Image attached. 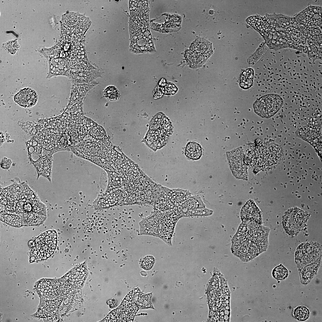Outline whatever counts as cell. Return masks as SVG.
I'll use <instances>...</instances> for the list:
<instances>
[{
  "mask_svg": "<svg viewBox=\"0 0 322 322\" xmlns=\"http://www.w3.org/2000/svg\"><path fill=\"white\" fill-rule=\"evenodd\" d=\"M322 248L316 242L301 244L295 253V261L298 268L304 267L321 260Z\"/></svg>",
  "mask_w": 322,
  "mask_h": 322,
  "instance_id": "52a82bcc",
  "label": "cell"
},
{
  "mask_svg": "<svg viewBox=\"0 0 322 322\" xmlns=\"http://www.w3.org/2000/svg\"><path fill=\"white\" fill-rule=\"evenodd\" d=\"M202 153V148L197 143L190 142L187 145L185 154L190 159L193 160H198L201 157Z\"/></svg>",
  "mask_w": 322,
  "mask_h": 322,
  "instance_id": "2e32d148",
  "label": "cell"
},
{
  "mask_svg": "<svg viewBox=\"0 0 322 322\" xmlns=\"http://www.w3.org/2000/svg\"><path fill=\"white\" fill-rule=\"evenodd\" d=\"M150 124L145 141L152 149H160L165 145L171 134L172 126L168 119L162 113L156 115Z\"/></svg>",
  "mask_w": 322,
  "mask_h": 322,
  "instance_id": "3957f363",
  "label": "cell"
},
{
  "mask_svg": "<svg viewBox=\"0 0 322 322\" xmlns=\"http://www.w3.org/2000/svg\"><path fill=\"white\" fill-rule=\"evenodd\" d=\"M62 25L63 35L69 40L82 38L91 25L89 19L77 13H70L63 16Z\"/></svg>",
  "mask_w": 322,
  "mask_h": 322,
  "instance_id": "5b68a950",
  "label": "cell"
},
{
  "mask_svg": "<svg viewBox=\"0 0 322 322\" xmlns=\"http://www.w3.org/2000/svg\"><path fill=\"white\" fill-rule=\"evenodd\" d=\"M30 255L32 262L46 260L54 253L57 244V235L55 230H48L33 241Z\"/></svg>",
  "mask_w": 322,
  "mask_h": 322,
  "instance_id": "277c9868",
  "label": "cell"
},
{
  "mask_svg": "<svg viewBox=\"0 0 322 322\" xmlns=\"http://www.w3.org/2000/svg\"><path fill=\"white\" fill-rule=\"evenodd\" d=\"M213 52L211 43L202 38H198L191 44L185 54L189 64L193 67L202 65Z\"/></svg>",
  "mask_w": 322,
  "mask_h": 322,
  "instance_id": "8992f818",
  "label": "cell"
},
{
  "mask_svg": "<svg viewBox=\"0 0 322 322\" xmlns=\"http://www.w3.org/2000/svg\"><path fill=\"white\" fill-rule=\"evenodd\" d=\"M103 93L105 97L111 101L117 100L120 97L119 91L116 87L114 86H109L107 87Z\"/></svg>",
  "mask_w": 322,
  "mask_h": 322,
  "instance_id": "44dd1931",
  "label": "cell"
},
{
  "mask_svg": "<svg viewBox=\"0 0 322 322\" xmlns=\"http://www.w3.org/2000/svg\"><path fill=\"white\" fill-rule=\"evenodd\" d=\"M270 231L262 225L242 222L231 239L232 253L244 262L251 260L267 250Z\"/></svg>",
  "mask_w": 322,
  "mask_h": 322,
  "instance_id": "6da1fadb",
  "label": "cell"
},
{
  "mask_svg": "<svg viewBox=\"0 0 322 322\" xmlns=\"http://www.w3.org/2000/svg\"><path fill=\"white\" fill-rule=\"evenodd\" d=\"M93 69L70 73L68 77L75 84L88 83L96 79L99 75L97 71Z\"/></svg>",
  "mask_w": 322,
  "mask_h": 322,
  "instance_id": "5bb4252c",
  "label": "cell"
},
{
  "mask_svg": "<svg viewBox=\"0 0 322 322\" xmlns=\"http://www.w3.org/2000/svg\"><path fill=\"white\" fill-rule=\"evenodd\" d=\"M288 275V270L281 264L275 267L272 271L273 277L277 280H284L287 277Z\"/></svg>",
  "mask_w": 322,
  "mask_h": 322,
  "instance_id": "d6986e66",
  "label": "cell"
},
{
  "mask_svg": "<svg viewBox=\"0 0 322 322\" xmlns=\"http://www.w3.org/2000/svg\"><path fill=\"white\" fill-rule=\"evenodd\" d=\"M155 263V259L152 256H147L142 259L140 266L142 268L146 270H150Z\"/></svg>",
  "mask_w": 322,
  "mask_h": 322,
  "instance_id": "7402d4cb",
  "label": "cell"
},
{
  "mask_svg": "<svg viewBox=\"0 0 322 322\" xmlns=\"http://www.w3.org/2000/svg\"><path fill=\"white\" fill-rule=\"evenodd\" d=\"M309 216L306 213L297 208L289 210L282 219V225L289 235H297L306 225Z\"/></svg>",
  "mask_w": 322,
  "mask_h": 322,
  "instance_id": "ba28073f",
  "label": "cell"
},
{
  "mask_svg": "<svg viewBox=\"0 0 322 322\" xmlns=\"http://www.w3.org/2000/svg\"><path fill=\"white\" fill-rule=\"evenodd\" d=\"M242 153L235 151L230 153L228 159L231 171L236 178L246 180L247 178V167L244 162Z\"/></svg>",
  "mask_w": 322,
  "mask_h": 322,
  "instance_id": "7c38bea8",
  "label": "cell"
},
{
  "mask_svg": "<svg viewBox=\"0 0 322 322\" xmlns=\"http://www.w3.org/2000/svg\"><path fill=\"white\" fill-rule=\"evenodd\" d=\"M283 100L278 95L268 94L263 96L254 103L255 112L260 116L268 118L274 115L281 109Z\"/></svg>",
  "mask_w": 322,
  "mask_h": 322,
  "instance_id": "9c48e42d",
  "label": "cell"
},
{
  "mask_svg": "<svg viewBox=\"0 0 322 322\" xmlns=\"http://www.w3.org/2000/svg\"><path fill=\"white\" fill-rule=\"evenodd\" d=\"M162 92L167 95H173L178 91L177 87L173 83L167 82L165 85L162 88Z\"/></svg>",
  "mask_w": 322,
  "mask_h": 322,
  "instance_id": "603a6c76",
  "label": "cell"
},
{
  "mask_svg": "<svg viewBox=\"0 0 322 322\" xmlns=\"http://www.w3.org/2000/svg\"><path fill=\"white\" fill-rule=\"evenodd\" d=\"M294 317L297 320L304 321L309 318V312L308 309L304 306H299L296 307L293 313Z\"/></svg>",
  "mask_w": 322,
  "mask_h": 322,
  "instance_id": "ffe728a7",
  "label": "cell"
},
{
  "mask_svg": "<svg viewBox=\"0 0 322 322\" xmlns=\"http://www.w3.org/2000/svg\"><path fill=\"white\" fill-rule=\"evenodd\" d=\"M88 274L86 264L84 262L75 267L64 276V280L71 287L79 289L83 286Z\"/></svg>",
  "mask_w": 322,
  "mask_h": 322,
  "instance_id": "8fae6325",
  "label": "cell"
},
{
  "mask_svg": "<svg viewBox=\"0 0 322 322\" xmlns=\"http://www.w3.org/2000/svg\"><path fill=\"white\" fill-rule=\"evenodd\" d=\"M254 75V70L252 68H249L244 71L239 77L240 87L244 89L251 87L253 84Z\"/></svg>",
  "mask_w": 322,
  "mask_h": 322,
  "instance_id": "ac0fdd59",
  "label": "cell"
},
{
  "mask_svg": "<svg viewBox=\"0 0 322 322\" xmlns=\"http://www.w3.org/2000/svg\"><path fill=\"white\" fill-rule=\"evenodd\" d=\"M14 100L19 106L24 108L32 107L36 104L38 100L36 92L29 87L21 89L14 96Z\"/></svg>",
  "mask_w": 322,
  "mask_h": 322,
  "instance_id": "4fadbf2b",
  "label": "cell"
},
{
  "mask_svg": "<svg viewBox=\"0 0 322 322\" xmlns=\"http://www.w3.org/2000/svg\"><path fill=\"white\" fill-rule=\"evenodd\" d=\"M129 1L131 49L133 52L137 53L152 51L154 48L149 29L148 1Z\"/></svg>",
  "mask_w": 322,
  "mask_h": 322,
  "instance_id": "7a4b0ae2",
  "label": "cell"
},
{
  "mask_svg": "<svg viewBox=\"0 0 322 322\" xmlns=\"http://www.w3.org/2000/svg\"><path fill=\"white\" fill-rule=\"evenodd\" d=\"M242 222L246 224L262 225L261 213L255 202L247 201L242 207L241 212Z\"/></svg>",
  "mask_w": 322,
  "mask_h": 322,
  "instance_id": "30bf717a",
  "label": "cell"
},
{
  "mask_svg": "<svg viewBox=\"0 0 322 322\" xmlns=\"http://www.w3.org/2000/svg\"><path fill=\"white\" fill-rule=\"evenodd\" d=\"M92 84L88 83L81 84H75L72 88L70 97V101H75L78 99H80L85 96L86 93L90 89Z\"/></svg>",
  "mask_w": 322,
  "mask_h": 322,
  "instance_id": "e0dca14e",
  "label": "cell"
},
{
  "mask_svg": "<svg viewBox=\"0 0 322 322\" xmlns=\"http://www.w3.org/2000/svg\"><path fill=\"white\" fill-rule=\"evenodd\" d=\"M6 47L9 52L14 54L17 50L19 46L16 42L13 41L8 43L7 44Z\"/></svg>",
  "mask_w": 322,
  "mask_h": 322,
  "instance_id": "cb8c5ba5",
  "label": "cell"
},
{
  "mask_svg": "<svg viewBox=\"0 0 322 322\" xmlns=\"http://www.w3.org/2000/svg\"><path fill=\"white\" fill-rule=\"evenodd\" d=\"M321 260L306 266L298 268L301 282L304 285L309 283L316 274L320 266Z\"/></svg>",
  "mask_w": 322,
  "mask_h": 322,
  "instance_id": "9a60e30c",
  "label": "cell"
}]
</instances>
